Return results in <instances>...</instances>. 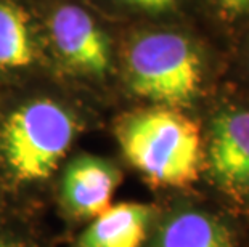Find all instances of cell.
<instances>
[{
    "instance_id": "6da1fadb",
    "label": "cell",
    "mask_w": 249,
    "mask_h": 247,
    "mask_svg": "<svg viewBox=\"0 0 249 247\" xmlns=\"http://www.w3.org/2000/svg\"><path fill=\"white\" fill-rule=\"evenodd\" d=\"M82 130L77 113L60 99L36 97L0 119V209L28 215L39 206Z\"/></svg>"
},
{
    "instance_id": "7a4b0ae2",
    "label": "cell",
    "mask_w": 249,
    "mask_h": 247,
    "mask_svg": "<svg viewBox=\"0 0 249 247\" xmlns=\"http://www.w3.org/2000/svg\"><path fill=\"white\" fill-rule=\"evenodd\" d=\"M125 162L158 194L198 188L203 173V124L183 109L145 104L116 120Z\"/></svg>"
},
{
    "instance_id": "3957f363",
    "label": "cell",
    "mask_w": 249,
    "mask_h": 247,
    "mask_svg": "<svg viewBox=\"0 0 249 247\" xmlns=\"http://www.w3.org/2000/svg\"><path fill=\"white\" fill-rule=\"evenodd\" d=\"M125 82L146 104L192 113L204 93V67L193 45L176 33H148L125 53Z\"/></svg>"
},
{
    "instance_id": "277c9868",
    "label": "cell",
    "mask_w": 249,
    "mask_h": 247,
    "mask_svg": "<svg viewBox=\"0 0 249 247\" xmlns=\"http://www.w3.org/2000/svg\"><path fill=\"white\" fill-rule=\"evenodd\" d=\"M198 190L249 225V99H227L203 125Z\"/></svg>"
},
{
    "instance_id": "5b68a950",
    "label": "cell",
    "mask_w": 249,
    "mask_h": 247,
    "mask_svg": "<svg viewBox=\"0 0 249 247\" xmlns=\"http://www.w3.org/2000/svg\"><path fill=\"white\" fill-rule=\"evenodd\" d=\"M143 247H249V225L198 188L158 194Z\"/></svg>"
},
{
    "instance_id": "8992f818",
    "label": "cell",
    "mask_w": 249,
    "mask_h": 247,
    "mask_svg": "<svg viewBox=\"0 0 249 247\" xmlns=\"http://www.w3.org/2000/svg\"><path fill=\"white\" fill-rule=\"evenodd\" d=\"M121 183L123 172L113 161L81 154L61 167L52 196L61 217L82 227L113 204Z\"/></svg>"
},
{
    "instance_id": "52a82bcc",
    "label": "cell",
    "mask_w": 249,
    "mask_h": 247,
    "mask_svg": "<svg viewBox=\"0 0 249 247\" xmlns=\"http://www.w3.org/2000/svg\"><path fill=\"white\" fill-rule=\"evenodd\" d=\"M52 37L68 66L82 74L103 76L111 66L109 42L93 18L76 5H63L52 18Z\"/></svg>"
},
{
    "instance_id": "ba28073f",
    "label": "cell",
    "mask_w": 249,
    "mask_h": 247,
    "mask_svg": "<svg viewBox=\"0 0 249 247\" xmlns=\"http://www.w3.org/2000/svg\"><path fill=\"white\" fill-rule=\"evenodd\" d=\"M158 215V202H114L82 225L71 247H143Z\"/></svg>"
},
{
    "instance_id": "9c48e42d",
    "label": "cell",
    "mask_w": 249,
    "mask_h": 247,
    "mask_svg": "<svg viewBox=\"0 0 249 247\" xmlns=\"http://www.w3.org/2000/svg\"><path fill=\"white\" fill-rule=\"evenodd\" d=\"M34 58L33 34L24 13L12 3L0 2V67L21 69Z\"/></svg>"
},
{
    "instance_id": "30bf717a",
    "label": "cell",
    "mask_w": 249,
    "mask_h": 247,
    "mask_svg": "<svg viewBox=\"0 0 249 247\" xmlns=\"http://www.w3.org/2000/svg\"><path fill=\"white\" fill-rule=\"evenodd\" d=\"M0 247H52L26 215L0 209Z\"/></svg>"
},
{
    "instance_id": "8fae6325",
    "label": "cell",
    "mask_w": 249,
    "mask_h": 247,
    "mask_svg": "<svg viewBox=\"0 0 249 247\" xmlns=\"http://www.w3.org/2000/svg\"><path fill=\"white\" fill-rule=\"evenodd\" d=\"M119 2L146 10V12H164V10L172 8L177 0H119Z\"/></svg>"
},
{
    "instance_id": "7c38bea8",
    "label": "cell",
    "mask_w": 249,
    "mask_h": 247,
    "mask_svg": "<svg viewBox=\"0 0 249 247\" xmlns=\"http://www.w3.org/2000/svg\"><path fill=\"white\" fill-rule=\"evenodd\" d=\"M217 2H219L224 12L231 15L243 13L249 8V0H217Z\"/></svg>"
}]
</instances>
